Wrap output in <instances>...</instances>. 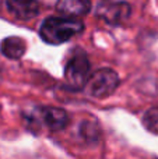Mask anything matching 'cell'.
<instances>
[{"label":"cell","mask_w":158,"mask_h":159,"mask_svg":"<svg viewBox=\"0 0 158 159\" xmlns=\"http://www.w3.org/2000/svg\"><path fill=\"white\" fill-rule=\"evenodd\" d=\"M84 25L76 18H62V17H49L41 25V38L49 45H60L72 39L73 36L81 34Z\"/></svg>","instance_id":"1"},{"label":"cell","mask_w":158,"mask_h":159,"mask_svg":"<svg viewBox=\"0 0 158 159\" xmlns=\"http://www.w3.org/2000/svg\"><path fill=\"white\" fill-rule=\"evenodd\" d=\"M90 61L84 53L74 55L66 64L64 80L70 89L80 91L90 80Z\"/></svg>","instance_id":"2"},{"label":"cell","mask_w":158,"mask_h":159,"mask_svg":"<svg viewBox=\"0 0 158 159\" xmlns=\"http://www.w3.org/2000/svg\"><path fill=\"white\" fill-rule=\"evenodd\" d=\"M119 85V77L111 69H100L88 80L90 93L95 98H106Z\"/></svg>","instance_id":"3"},{"label":"cell","mask_w":158,"mask_h":159,"mask_svg":"<svg viewBox=\"0 0 158 159\" xmlns=\"http://www.w3.org/2000/svg\"><path fill=\"white\" fill-rule=\"evenodd\" d=\"M132 7L122 0H102L97 7V16L111 25H119L130 17Z\"/></svg>","instance_id":"4"},{"label":"cell","mask_w":158,"mask_h":159,"mask_svg":"<svg viewBox=\"0 0 158 159\" xmlns=\"http://www.w3.org/2000/svg\"><path fill=\"white\" fill-rule=\"evenodd\" d=\"M32 121L35 124L48 127L52 131H59V130L64 129L69 123V116L60 107H53V106H45L38 107L32 115Z\"/></svg>","instance_id":"5"},{"label":"cell","mask_w":158,"mask_h":159,"mask_svg":"<svg viewBox=\"0 0 158 159\" xmlns=\"http://www.w3.org/2000/svg\"><path fill=\"white\" fill-rule=\"evenodd\" d=\"M8 11L20 20H31L39 13L36 0H6Z\"/></svg>","instance_id":"6"},{"label":"cell","mask_w":158,"mask_h":159,"mask_svg":"<svg viewBox=\"0 0 158 159\" xmlns=\"http://www.w3.org/2000/svg\"><path fill=\"white\" fill-rule=\"evenodd\" d=\"M56 8L63 16L76 18V17L86 16L91 8V3L90 0H58Z\"/></svg>","instance_id":"7"},{"label":"cell","mask_w":158,"mask_h":159,"mask_svg":"<svg viewBox=\"0 0 158 159\" xmlns=\"http://www.w3.org/2000/svg\"><path fill=\"white\" fill-rule=\"evenodd\" d=\"M0 50L6 57L17 60L25 53V42L18 36H8L2 41Z\"/></svg>","instance_id":"8"},{"label":"cell","mask_w":158,"mask_h":159,"mask_svg":"<svg viewBox=\"0 0 158 159\" xmlns=\"http://www.w3.org/2000/svg\"><path fill=\"white\" fill-rule=\"evenodd\" d=\"M143 123H144L146 129L148 131L158 134V106L151 107L146 112L144 119H143Z\"/></svg>","instance_id":"9"},{"label":"cell","mask_w":158,"mask_h":159,"mask_svg":"<svg viewBox=\"0 0 158 159\" xmlns=\"http://www.w3.org/2000/svg\"><path fill=\"white\" fill-rule=\"evenodd\" d=\"M81 134H83V137L88 141L97 140L98 138V129H97V126L92 123H84L83 129H81Z\"/></svg>","instance_id":"10"}]
</instances>
